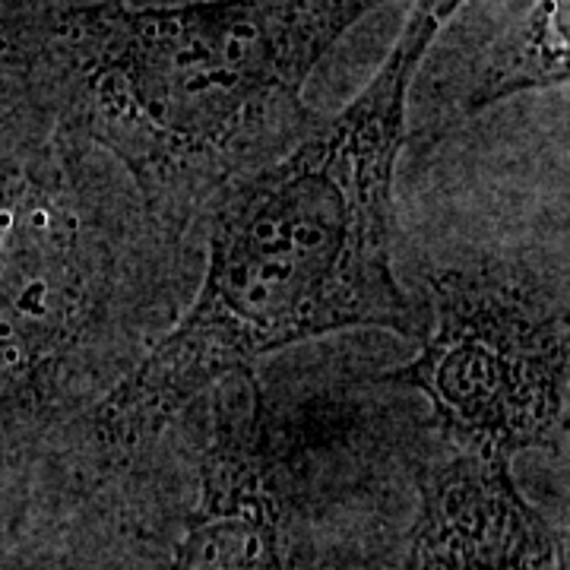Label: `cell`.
<instances>
[{
    "label": "cell",
    "instance_id": "cell-1",
    "mask_svg": "<svg viewBox=\"0 0 570 570\" xmlns=\"http://www.w3.org/2000/svg\"><path fill=\"white\" fill-rule=\"evenodd\" d=\"M469 0H415L374 80L279 159L209 204V261L178 324L89 412L105 466H124L213 384L343 330L419 340L393 269V181L412 80Z\"/></svg>",
    "mask_w": 570,
    "mask_h": 570
},
{
    "label": "cell",
    "instance_id": "cell-2",
    "mask_svg": "<svg viewBox=\"0 0 570 570\" xmlns=\"http://www.w3.org/2000/svg\"><path fill=\"white\" fill-rule=\"evenodd\" d=\"M381 0H96L51 26L70 134L127 171L146 213L184 228L305 137L307 77Z\"/></svg>",
    "mask_w": 570,
    "mask_h": 570
},
{
    "label": "cell",
    "instance_id": "cell-3",
    "mask_svg": "<svg viewBox=\"0 0 570 570\" xmlns=\"http://www.w3.org/2000/svg\"><path fill=\"white\" fill-rule=\"evenodd\" d=\"M82 146L0 159V453L22 466L115 365L121 232Z\"/></svg>",
    "mask_w": 570,
    "mask_h": 570
},
{
    "label": "cell",
    "instance_id": "cell-4",
    "mask_svg": "<svg viewBox=\"0 0 570 570\" xmlns=\"http://www.w3.org/2000/svg\"><path fill=\"white\" fill-rule=\"evenodd\" d=\"M422 348L381 381L419 390L450 450L513 460L568 441V307L501 269H441L428 279Z\"/></svg>",
    "mask_w": 570,
    "mask_h": 570
},
{
    "label": "cell",
    "instance_id": "cell-5",
    "mask_svg": "<svg viewBox=\"0 0 570 570\" xmlns=\"http://www.w3.org/2000/svg\"><path fill=\"white\" fill-rule=\"evenodd\" d=\"M204 396L209 438L171 570H317L257 374L235 371Z\"/></svg>",
    "mask_w": 570,
    "mask_h": 570
},
{
    "label": "cell",
    "instance_id": "cell-6",
    "mask_svg": "<svg viewBox=\"0 0 570 570\" xmlns=\"http://www.w3.org/2000/svg\"><path fill=\"white\" fill-rule=\"evenodd\" d=\"M406 570H564V551L517 489L510 460L450 450L419 475Z\"/></svg>",
    "mask_w": 570,
    "mask_h": 570
},
{
    "label": "cell",
    "instance_id": "cell-7",
    "mask_svg": "<svg viewBox=\"0 0 570 570\" xmlns=\"http://www.w3.org/2000/svg\"><path fill=\"white\" fill-rule=\"evenodd\" d=\"M570 0H535L530 10L491 45L475 86L466 96V115L517 92L568 82Z\"/></svg>",
    "mask_w": 570,
    "mask_h": 570
}]
</instances>
